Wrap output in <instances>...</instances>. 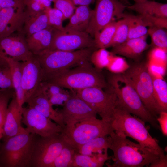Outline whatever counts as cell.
Segmentation results:
<instances>
[{
	"label": "cell",
	"instance_id": "cell-1",
	"mask_svg": "<svg viewBox=\"0 0 167 167\" xmlns=\"http://www.w3.org/2000/svg\"><path fill=\"white\" fill-rule=\"evenodd\" d=\"M108 139L109 149L113 152L112 167H142L156 162L159 156L152 150L134 143L113 131Z\"/></svg>",
	"mask_w": 167,
	"mask_h": 167
},
{
	"label": "cell",
	"instance_id": "cell-2",
	"mask_svg": "<svg viewBox=\"0 0 167 167\" xmlns=\"http://www.w3.org/2000/svg\"><path fill=\"white\" fill-rule=\"evenodd\" d=\"M96 49L90 47L72 51L46 49L34 55L42 70V82L47 81L73 67L90 61L91 54Z\"/></svg>",
	"mask_w": 167,
	"mask_h": 167
},
{
	"label": "cell",
	"instance_id": "cell-3",
	"mask_svg": "<svg viewBox=\"0 0 167 167\" xmlns=\"http://www.w3.org/2000/svg\"><path fill=\"white\" fill-rule=\"evenodd\" d=\"M145 122L116 105L111 123L113 131L117 134L132 138L142 146L155 152L160 157L164 156V150L159 145L158 141L151 135Z\"/></svg>",
	"mask_w": 167,
	"mask_h": 167
},
{
	"label": "cell",
	"instance_id": "cell-4",
	"mask_svg": "<svg viewBox=\"0 0 167 167\" xmlns=\"http://www.w3.org/2000/svg\"><path fill=\"white\" fill-rule=\"evenodd\" d=\"M112 91L116 97V105L154 128L160 129L156 119L146 108L137 93L122 74H114L109 79Z\"/></svg>",
	"mask_w": 167,
	"mask_h": 167
},
{
	"label": "cell",
	"instance_id": "cell-5",
	"mask_svg": "<svg viewBox=\"0 0 167 167\" xmlns=\"http://www.w3.org/2000/svg\"><path fill=\"white\" fill-rule=\"evenodd\" d=\"M46 82L57 84L72 92L91 87L103 89L107 87L101 71L95 68L90 61L68 69Z\"/></svg>",
	"mask_w": 167,
	"mask_h": 167
},
{
	"label": "cell",
	"instance_id": "cell-6",
	"mask_svg": "<svg viewBox=\"0 0 167 167\" xmlns=\"http://www.w3.org/2000/svg\"><path fill=\"white\" fill-rule=\"evenodd\" d=\"M111 123L112 122L92 118L65 126L60 135L75 150L92 139L109 135L113 131Z\"/></svg>",
	"mask_w": 167,
	"mask_h": 167
},
{
	"label": "cell",
	"instance_id": "cell-7",
	"mask_svg": "<svg viewBox=\"0 0 167 167\" xmlns=\"http://www.w3.org/2000/svg\"><path fill=\"white\" fill-rule=\"evenodd\" d=\"M36 135L21 134L0 143V167H28Z\"/></svg>",
	"mask_w": 167,
	"mask_h": 167
},
{
	"label": "cell",
	"instance_id": "cell-8",
	"mask_svg": "<svg viewBox=\"0 0 167 167\" xmlns=\"http://www.w3.org/2000/svg\"><path fill=\"white\" fill-rule=\"evenodd\" d=\"M122 74L135 90L146 108L156 119L160 111L154 98L152 79L147 64H135Z\"/></svg>",
	"mask_w": 167,
	"mask_h": 167
},
{
	"label": "cell",
	"instance_id": "cell-9",
	"mask_svg": "<svg viewBox=\"0 0 167 167\" xmlns=\"http://www.w3.org/2000/svg\"><path fill=\"white\" fill-rule=\"evenodd\" d=\"M39 136H36L28 167H51L66 143L60 134Z\"/></svg>",
	"mask_w": 167,
	"mask_h": 167
},
{
	"label": "cell",
	"instance_id": "cell-10",
	"mask_svg": "<svg viewBox=\"0 0 167 167\" xmlns=\"http://www.w3.org/2000/svg\"><path fill=\"white\" fill-rule=\"evenodd\" d=\"M126 6L117 0H96V5L86 31L92 37L115 19H122Z\"/></svg>",
	"mask_w": 167,
	"mask_h": 167
},
{
	"label": "cell",
	"instance_id": "cell-11",
	"mask_svg": "<svg viewBox=\"0 0 167 167\" xmlns=\"http://www.w3.org/2000/svg\"><path fill=\"white\" fill-rule=\"evenodd\" d=\"M75 92L94 109L101 119L112 121L117 100L115 95L112 91L106 92L102 88L93 87Z\"/></svg>",
	"mask_w": 167,
	"mask_h": 167
},
{
	"label": "cell",
	"instance_id": "cell-12",
	"mask_svg": "<svg viewBox=\"0 0 167 167\" xmlns=\"http://www.w3.org/2000/svg\"><path fill=\"white\" fill-rule=\"evenodd\" d=\"M90 47L96 48L94 39L86 32H65L54 28L47 49L72 51Z\"/></svg>",
	"mask_w": 167,
	"mask_h": 167
},
{
	"label": "cell",
	"instance_id": "cell-13",
	"mask_svg": "<svg viewBox=\"0 0 167 167\" xmlns=\"http://www.w3.org/2000/svg\"><path fill=\"white\" fill-rule=\"evenodd\" d=\"M22 123L29 133L47 137L60 134L62 128L35 109L28 106L23 108Z\"/></svg>",
	"mask_w": 167,
	"mask_h": 167
},
{
	"label": "cell",
	"instance_id": "cell-14",
	"mask_svg": "<svg viewBox=\"0 0 167 167\" xmlns=\"http://www.w3.org/2000/svg\"><path fill=\"white\" fill-rule=\"evenodd\" d=\"M69 98L64 103L60 112L65 126H70L82 121L96 117L95 110L71 92Z\"/></svg>",
	"mask_w": 167,
	"mask_h": 167
},
{
	"label": "cell",
	"instance_id": "cell-15",
	"mask_svg": "<svg viewBox=\"0 0 167 167\" xmlns=\"http://www.w3.org/2000/svg\"><path fill=\"white\" fill-rule=\"evenodd\" d=\"M21 63V86L25 103L38 88L43 77L40 64L33 54Z\"/></svg>",
	"mask_w": 167,
	"mask_h": 167
},
{
	"label": "cell",
	"instance_id": "cell-16",
	"mask_svg": "<svg viewBox=\"0 0 167 167\" xmlns=\"http://www.w3.org/2000/svg\"><path fill=\"white\" fill-rule=\"evenodd\" d=\"M26 16L24 6L1 8L0 10V39L15 32H22Z\"/></svg>",
	"mask_w": 167,
	"mask_h": 167
},
{
	"label": "cell",
	"instance_id": "cell-17",
	"mask_svg": "<svg viewBox=\"0 0 167 167\" xmlns=\"http://www.w3.org/2000/svg\"><path fill=\"white\" fill-rule=\"evenodd\" d=\"M22 109L19 106L15 93L7 110L2 132L3 141L11 137L28 132L22 126Z\"/></svg>",
	"mask_w": 167,
	"mask_h": 167
},
{
	"label": "cell",
	"instance_id": "cell-18",
	"mask_svg": "<svg viewBox=\"0 0 167 167\" xmlns=\"http://www.w3.org/2000/svg\"><path fill=\"white\" fill-rule=\"evenodd\" d=\"M0 50L15 61L23 62L32 54L29 50L25 39L21 34L11 35L0 39Z\"/></svg>",
	"mask_w": 167,
	"mask_h": 167
},
{
	"label": "cell",
	"instance_id": "cell-19",
	"mask_svg": "<svg viewBox=\"0 0 167 167\" xmlns=\"http://www.w3.org/2000/svg\"><path fill=\"white\" fill-rule=\"evenodd\" d=\"M148 35L128 39L122 43L113 47L112 52L114 54L136 58L150 46L147 41Z\"/></svg>",
	"mask_w": 167,
	"mask_h": 167
},
{
	"label": "cell",
	"instance_id": "cell-20",
	"mask_svg": "<svg viewBox=\"0 0 167 167\" xmlns=\"http://www.w3.org/2000/svg\"><path fill=\"white\" fill-rule=\"evenodd\" d=\"M93 12V10L89 6L76 7L74 13L69 18V23L64 27V31L86 32Z\"/></svg>",
	"mask_w": 167,
	"mask_h": 167
},
{
	"label": "cell",
	"instance_id": "cell-21",
	"mask_svg": "<svg viewBox=\"0 0 167 167\" xmlns=\"http://www.w3.org/2000/svg\"><path fill=\"white\" fill-rule=\"evenodd\" d=\"M26 16L22 32L28 37L39 31L51 27L47 15L44 10L30 12L25 10Z\"/></svg>",
	"mask_w": 167,
	"mask_h": 167
},
{
	"label": "cell",
	"instance_id": "cell-22",
	"mask_svg": "<svg viewBox=\"0 0 167 167\" xmlns=\"http://www.w3.org/2000/svg\"><path fill=\"white\" fill-rule=\"evenodd\" d=\"M54 28L49 27L35 33L25 39L29 50L36 55L48 49L51 43Z\"/></svg>",
	"mask_w": 167,
	"mask_h": 167
},
{
	"label": "cell",
	"instance_id": "cell-23",
	"mask_svg": "<svg viewBox=\"0 0 167 167\" xmlns=\"http://www.w3.org/2000/svg\"><path fill=\"white\" fill-rule=\"evenodd\" d=\"M128 9L135 11L139 14H145L158 17L167 18V4L154 1L145 0L135 2L127 6Z\"/></svg>",
	"mask_w": 167,
	"mask_h": 167
},
{
	"label": "cell",
	"instance_id": "cell-24",
	"mask_svg": "<svg viewBox=\"0 0 167 167\" xmlns=\"http://www.w3.org/2000/svg\"><path fill=\"white\" fill-rule=\"evenodd\" d=\"M3 56L10 67L11 72L13 85L16 99L20 108L22 109L25 103L21 86L22 67L21 62L14 60L3 53Z\"/></svg>",
	"mask_w": 167,
	"mask_h": 167
},
{
	"label": "cell",
	"instance_id": "cell-25",
	"mask_svg": "<svg viewBox=\"0 0 167 167\" xmlns=\"http://www.w3.org/2000/svg\"><path fill=\"white\" fill-rule=\"evenodd\" d=\"M108 150L90 155L78 153L75 155L72 167H101L110 158Z\"/></svg>",
	"mask_w": 167,
	"mask_h": 167
},
{
	"label": "cell",
	"instance_id": "cell-26",
	"mask_svg": "<svg viewBox=\"0 0 167 167\" xmlns=\"http://www.w3.org/2000/svg\"><path fill=\"white\" fill-rule=\"evenodd\" d=\"M118 23V20H113L95 33L93 38L97 49L110 47Z\"/></svg>",
	"mask_w": 167,
	"mask_h": 167
},
{
	"label": "cell",
	"instance_id": "cell-27",
	"mask_svg": "<svg viewBox=\"0 0 167 167\" xmlns=\"http://www.w3.org/2000/svg\"><path fill=\"white\" fill-rule=\"evenodd\" d=\"M151 76L153 82L154 96L160 113L167 111V83L163 78Z\"/></svg>",
	"mask_w": 167,
	"mask_h": 167
},
{
	"label": "cell",
	"instance_id": "cell-28",
	"mask_svg": "<svg viewBox=\"0 0 167 167\" xmlns=\"http://www.w3.org/2000/svg\"><path fill=\"white\" fill-rule=\"evenodd\" d=\"M108 136L98 137L87 142L75 149L76 153L88 155L108 150Z\"/></svg>",
	"mask_w": 167,
	"mask_h": 167
},
{
	"label": "cell",
	"instance_id": "cell-29",
	"mask_svg": "<svg viewBox=\"0 0 167 167\" xmlns=\"http://www.w3.org/2000/svg\"><path fill=\"white\" fill-rule=\"evenodd\" d=\"M129 26L128 39L139 38L148 35V29L139 15L124 13Z\"/></svg>",
	"mask_w": 167,
	"mask_h": 167
},
{
	"label": "cell",
	"instance_id": "cell-30",
	"mask_svg": "<svg viewBox=\"0 0 167 167\" xmlns=\"http://www.w3.org/2000/svg\"><path fill=\"white\" fill-rule=\"evenodd\" d=\"M166 29L156 26L149 27L148 35L150 37L151 45L153 47H158L167 50V33Z\"/></svg>",
	"mask_w": 167,
	"mask_h": 167
},
{
	"label": "cell",
	"instance_id": "cell-31",
	"mask_svg": "<svg viewBox=\"0 0 167 167\" xmlns=\"http://www.w3.org/2000/svg\"><path fill=\"white\" fill-rule=\"evenodd\" d=\"M76 153L75 149L66 143L51 167H72L74 158Z\"/></svg>",
	"mask_w": 167,
	"mask_h": 167
},
{
	"label": "cell",
	"instance_id": "cell-32",
	"mask_svg": "<svg viewBox=\"0 0 167 167\" xmlns=\"http://www.w3.org/2000/svg\"><path fill=\"white\" fill-rule=\"evenodd\" d=\"M113 54L105 48L96 49L91 54L90 62L95 68L101 71L106 67Z\"/></svg>",
	"mask_w": 167,
	"mask_h": 167
},
{
	"label": "cell",
	"instance_id": "cell-33",
	"mask_svg": "<svg viewBox=\"0 0 167 167\" xmlns=\"http://www.w3.org/2000/svg\"><path fill=\"white\" fill-rule=\"evenodd\" d=\"M129 26L127 19L124 16L118 20V23L115 31L110 47L121 44L128 40Z\"/></svg>",
	"mask_w": 167,
	"mask_h": 167
},
{
	"label": "cell",
	"instance_id": "cell-34",
	"mask_svg": "<svg viewBox=\"0 0 167 167\" xmlns=\"http://www.w3.org/2000/svg\"><path fill=\"white\" fill-rule=\"evenodd\" d=\"M15 93L13 89H0V132H2L9 102Z\"/></svg>",
	"mask_w": 167,
	"mask_h": 167
},
{
	"label": "cell",
	"instance_id": "cell-35",
	"mask_svg": "<svg viewBox=\"0 0 167 167\" xmlns=\"http://www.w3.org/2000/svg\"><path fill=\"white\" fill-rule=\"evenodd\" d=\"M167 53V50L158 47H153L148 54V64L166 68Z\"/></svg>",
	"mask_w": 167,
	"mask_h": 167
},
{
	"label": "cell",
	"instance_id": "cell-36",
	"mask_svg": "<svg viewBox=\"0 0 167 167\" xmlns=\"http://www.w3.org/2000/svg\"><path fill=\"white\" fill-rule=\"evenodd\" d=\"M130 67L124 58L113 54L105 68L114 74H122Z\"/></svg>",
	"mask_w": 167,
	"mask_h": 167
},
{
	"label": "cell",
	"instance_id": "cell-37",
	"mask_svg": "<svg viewBox=\"0 0 167 167\" xmlns=\"http://www.w3.org/2000/svg\"><path fill=\"white\" fill-rule=\"evenodd\" d=\"M44 10L47 14L50 26L54 29L64 31L62 22L65 19L61 12L57 9L51 7L45 9Z\"/></svg>",
	"mask_w": 167,
	"mask_h": 167
},
{
	"label": "cell",
	"instance_id": "cell-38",
	"mask_svg": "<svg viewBox=\"0 0 167 167\" xmlns=\"http://www.w3.org/2000/svg\"><path fill=\"white\" fill-rule=\"evenodd\" d=\"M0 89H13L11 72L7 63L0 66Z\"/></svg>",
	"mask_w": 167,
	"mask_h": 167
},
{
	"label": "cell",
	"instance_id": "cell-39",
	"mask_svg": "<svg viewBox=\"0 0 167 167\" xmlns=\"http://www.w3.org/2000/svg\"><path fill=\"white\" fill-rule=\"evenodd\" d=\"M54 8L60 11L65 19H69L74 13L76 7L71 0H54Z\"/></svg>",
	"mask_w": 167,
	"mask_h": 167
},
{
	"label": "cell",
	"instance_id": "cell-40",
	"mask_svg": "<svg viewBox=\"0 0 167 167\" xmlns=\"http://www.w3.org/2000/svg\"><path fill=\"white\" fill-rule=\"evenodd\" d=\"M138 15L147 27L156 26L167 28V18L145 14H139Z\"/></svg>",
	"mask_w": 167,
	"mask_h": 167
},
{
	"label": "cell",
	"instance_id": "cell-41",
	"mask_svg": "<svg viewBox=\"0 0 167 167\" xmlns=\"http://www.w3.org/2000/svg\"><path fill=\"white\" fill-rule=\"evenodd\" d=\"M71 92L65 90L64 91L53 95L48 99L52 105H62L69 98L71 95Z\"/></svg>",
	"mask_w": 167,
	"mask_h": 167
},
{
	"label": "cell",
	"instance_id": "cell-42",
	"mask_svg": "<svg viewBox=\"0 0 167 167\" xmlns=\"http://www.w3.org/2000/svg\"><path fill=\"white\" fill-rule=\"evenodd\" d=\"M159 124L160 128L163 135L167 136V112L162 111L159 114L156 118Z\"/></svg>",
	"mask_w": 167,
	"mask_h": 167
},
{
	"label": "cell",
	"instance_id": "cell-43",
	"mask_svg": "<svg viewBox=\"0 0 167 167\" xmlns=\"http://www.w3.org/2000/svg\"><path fill=\"white\" fill-rule=\"evenodd\" d=\"M1 8L9 7H20L24 6L23 0H0Z\"/></svg>",
	"mask_w": 167,
	"mask_h": 167
},
{
	"label": "cell",
	"instance_id": "cell-44",
	"mask_svg": "<svg viewBox=\"0 0 167 167\" xmlns=\"http://www.w3.org/2000/svg\"><path fill=\"white\" fill-rule=\"evenodd\" d=\"M167 156L159 157L157 161L151 165V167H166L167 165Z\"/></svg>",
	"mask_w": 167,
	"mask_h": 167
},
{
	"label": "cell",
	"instance_id": "cell-45",
	"mask_svg": "<svg viewBox=\"0 0 167 167\" xmlns=\"http://www.w3.org/2000/svg\"><path fill=\"white\" fill-rule=\"evenodd\" d=\"M74 4L76 6H89L94 3L95 0H71Z\"/></svg>",
	"mask_w": 167,
	"mask_h": 167
},
{
	"label": "cell",
	"instance_id": "cell-46",
	"mask_svg": "<svg viewBox=\"0 0 167 167\" xmlns=\"http://www.w3.org/2000/svg\"><path fill=\"white\" fill-rule=\"evenodd\" d=\"M7 63V62L4 58L2 52L0 50V66Z\"/></svg>",
	"mask_w": 167,
	"mask_h": 167
},
{
	"label": "cell",
	"instance_id": "cell-47",
	"mask_svg": "<svg viewBox=\"0 0 167 167\" xmlns=\"http://www.w3.org/2000/svg\"><path fill=\"white\" fill-rule=\"evenodd\" d=\"M117 0L120 1L122 0ZM132 0L134 1L135 2H140L143 1H145V0Z\"/></svg>",
	"mask_w": 167,
	"mask_h": 167
},
{
	"label": "cell",
	"instance_id": "cell-48",
	"mask_svg": "<svg viewBox=\"0 0 167 167\" xmlns=\"http://www.w3.org/2000/svg\"><path fill=\"white\" fill-rule=\"evenodd\" d=\"M2 138V133L0 132V140Z\"/></svg>",
	"mask_w": 167,
	"mask_h": 167
},
{
	"label": "cell",
	"instance_id": "cell-49",
	"mask_svg": "<svg viewBox=\"0 0 167 167\" xmlns=\"http://www.w3.org/2000/svg\"><path fill=\"white\" fill-rule=\"evenodd\" d=\"M49 0L51 2H53L54 0Z\"/></svg>",
	"mask_w": 167,
	"mask_h": 167
},
{
	"label": "cell",
	"instance_id": "cell-50",
	"mask_svg": "<svg viewBox=\"0 0 167 167\" xmlns=\"http://www.w3.org/2000/svg\"><path fill=\"white\" fill-rule=\"evenodd\" d=\"M1 9V7L0 6V10Z\"/></svg>",
	"mask_w": 167,
	"mask_h": 167
},
{
	"label": "cell",
	"instance_id": "cell-51",
	"mask_svg": "<svg viewBox=\"0 0 167 167\" xmlns=\"http://www.w3.org/2000/svg\"></svg>",
	"mask_w": 167,
	"mask_h": 167
}]
</instances>
